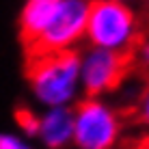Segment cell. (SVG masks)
I'll return each mask as SVG.
<instances>
[{
  "label": "cell",
  "mask_w": 149,
  "mask_h": 149,
  "mask_svg": "<svg viewBox=\"0 0 149 149\" xmlns=\"http://www.w3.org/2000/svg\"><path fill=\"white\" fill-rule=\"evenodd\" d=\"M35 138L43 149H65L74 143V106H54L39 112Z\"/></svg>",
  "instance_id": "6"
},
{
  "label": "cell",
  "mask_w": 149,
  "mask_h": 149,
  "mask_svg": "<svg viewBox=\"0 0 149 149\" xmlns=\"http://www.w3.org/2000/svg\"><path fill=\"white\" fill-rule=\"evenodd\" d=\"M143 149H149V138H147V141H145V147H143Z\"/></svg>",
  "instance_id": "14"
},
{
  "label": "cell",
  "mask_w": 149,
  "mask_h": 149,
  "mask_svg": "<svg viewBox=\"0 0 149 149\" xmlns=\"http://www.w3.org/2000/svg\"><path fill=\"white\" fill-rule=\"evenodd\" d=\"M26 80L30 95L41 108L74 106L82 97L78 50L28 54Z\"/></svg>",
  "instance_id": "1"
},
{
  "label": "cell",
  "mask_w": 149,
  "mask_h": 149,
  "mask_svg": "<svg viewBox=\"0 0 149 149\" xmlns=\"http://www.w3.org/2000/svg\"><path fill=\"white\" fill-rule=\"evenodd\" d=\"M58 2L61 0H24L17 15V28L19 39L26 50L33 48L41 37V33L48 28L52 15L58 9Z\"/></svg>",
  "instance_id": "7"
},
{
  "label": "cell",
  "mask_w": 149,
  "mask_h": 149,
  "mask_svg": "<svg viewBox=\"0 0 149 149\" xmlns=\"http://www.w3.org/2000/svg\"><path fill=\"white\" fill-rule=\"evenodd\" d=\"M141 35V17L130 2L91 0L84 33L86 45L112 50L119 54H132Z\"/></svg>",
  "instance_id": "2"
},
{
  "label": "cell",
  "mask_w": 149,
  "mask_h": 149,
  "mask_svg": "<svg viewBox=\"0 0 149 149\" xmlns=\"http://www.w3.org/2000/svg\"><path fill=\"white\" fill-rule=\"evenodd\" d=\"M123 132L121 112L104 97H80L74 104L76 149H115Z\"/></svg>",
  "instance_id": "3"
},
{
  "label": "cell",
  "mask_w": 149,
  "mask_h": 149,
  "mask_svg": "<svg viewBox=\"0 0 149 149\" xmlns=\"http://www.w3.org/2000/svg\"><path fill=\"white\" fill-rule=\"evenodd\" d=\"M117 2H130L132 4V2H138V0H117Z\"/></svg>",
  "instance_id": "12"
},
{
  "label": "cell",
  "mask_w": 149,
  "mask_h": 149,
  "mask_svg": "<svg viewBox=\"0 0 149 149\" xmlns=\"http://www.w3.org/2000/svg\"><path fill=\"white\" fill-rule=\"evenodd\" d=\"M80 54V84L82 95L106 97L123 84L132 69L130 54H119L112 50L86 45Z\"/></svg>",
  "instance_id": "4"
},
{
  "label": "cell",
  "mask_w": 149,
  "mask_h": 149,
  "mask_svg": "<svg viewBox=\"0 0 149 149\" xmlns=\"http://www.w3.org/2000/svg\"><path fill=\"white\" fill-rule=\"evenodd\" d=\"M145 2V9H147V13H149V0H143Z\"/></svg>",
  "instance_id": "13"
},
{
  "label": "cell",
  "mask_w": 149,
  "mask_h": 149,
  "mask_svg": "<svg viewBox=\"0 0 149 149\" xmlns=\"http://www.w3.org/2000/svg\"><path fill=\"white\" fill-rule=\"evenodd\" d=\"M15 125H17V130L22 132L24 136L35 138L37 127H39V112H35L33 108H28V106H19V108L15 110Z\"/></svg>",
  "instance_id": "8"
},
{
  "label": "cell",
  "mask_w": 149,
  "mask_h": 149,
  "mask_svg": "<svg viewBox=\"0 0 149 149\" xmlns=\"http://www.w3.org/2000/svg\"><path fill=\"white\" fill-rule=\"evenodd\" d=\"M89 9H91V0H61L48 28L41 33L37 43L26 52L33 54V52L78 50V45L84 41Z\"/></svg>",
  "instance_id": "5"
},
{
  "label": "cell",
  "mask_w": 149,
  "mask_h": 149,
  "mask_svg": "<svg viewBox=\"0 0 149 149\" xmlns=\"http://www.w3.org/2000/svg\"><path fill=\"white\" fill-rule=\"evenodd\" d=\"M134 115H136V121L141 123V125L145 127L147 132H149V84L145 86V89H143V93L138 95Z\"/></svg>",
  "instance_id": "11"
},
{
  "label": "cell",
  "mask_w": 149,
  "mask_h": 149,
  "mask_svg": "<svg viewBox=\"0 0 149 149\" xmlns=\"http://www.w3.org/2000/svg\"><path fill=\"white\" fill-rule=\"evenodd\" d=\"M130 58H132V65H136L138 69H143L145 74H149V33L141 35V39L136 41Z\"/></svg>",
  "instance_id": "9"
},
{
  "label": "cell",
  "mask_w": 149,
  "mask_h": 149,
  "mask_svg": "<svg viewBox=\"0 0 149 149\" xmlns=\"http://www.w3.org/2000/svg\"><path fill=\"white\" fill-rule=\"evenodd\" d=\"M0 149H37L28 136L17 132H0Z\"/></svg>",
  "instance_id": "10"
}]
</instances>
